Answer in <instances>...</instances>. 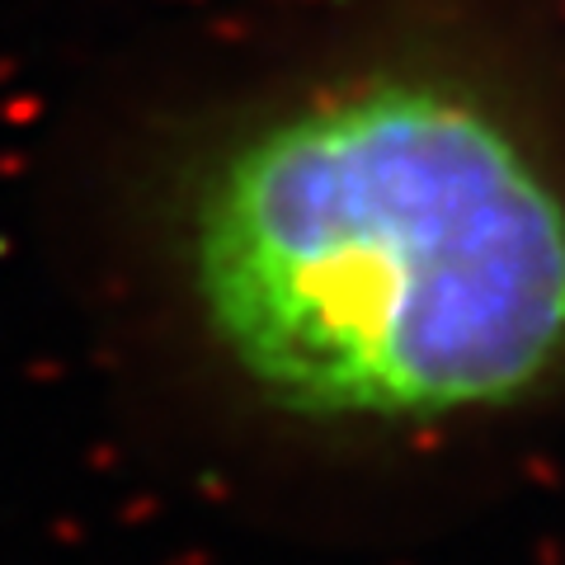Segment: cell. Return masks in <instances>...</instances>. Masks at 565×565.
I'll list each match as a JSON object with an SVG mask.
<instances>
[{
	"label": "cell",
	"mask_w": 565,
	"mask_h": 565,
	"mask_svg": "<svg viewBox=\"0 0 565 565\" xmlns=\"http://www.w3.org/2000/svg\"><path fill=\"white\" fill-rule=\"evenodd\" d=\"M184 264L212 349L292 419L411 429L565 377V189L444 81H359L236 137Z\"/></svg>",
	"instance_id": "6da1fadb"
}]
</instances>
